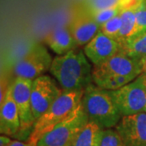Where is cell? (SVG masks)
<instances>
[{"instance_id":"1","label":"cell","mask_w":146,"mask_h":146,"mask_svg":"<svg viewBox=\"0 0 146 146\" xmlns=\"http://www.w3.org/2000/svg\"><path fill=\"white\" fill-rule=\"evenodd\" d=\"M63 91H84L94 84L93 68L84 50L76 48L53 59L49 71Z\"/></svg>"},{"instance_id":"2","label":"cell","mask_w":146,"mask_h":146,"mask_svg":"<svg viewBox=\"0 0 146 146\" xmlns=\"http://www.w3.org/2000/svg\"><path fill=\"white\" fill-rule=\"evenodd\" d=\"M80 102L89 122L98 124L102 129L115 128L122 118L109 91L95 84L84 89Z\"/></svg>"},{"instance_id":"3","label":"cell","mask_w":146,"mask_h":146,"mask_svg":"<svg viewBox=\"0 0 146 146\" xmlns=\"http://www.w3.org/2000/svg\"><path fill=\"white\" fill-rule=\"evenodd\" d=\"M84 91H72L63 93L43 115L36 120L29 143L36 146L37 141L48 131L53 129L72 112L81 102Z\"/></svg>"},{"instance_id":"4","label":"cell","mask_w":146,"mask_h":146,"mask_svg":"<svg viewBox=\"0 0 146 146\" xmlns=\"http://www.w3.org/2000/svg\"><path fill=\"white\" fill-rule=\"evenodd\" d=\"M81 102L66 119L42 136L36 146H72L80 131L89 123Z\"/></svg>"},{"instance_id":"5","label":"cell","mask_w":146,"mask_h":146,"mask_svg":"<svg viewBox=\"0 0 146 146\" xmlns=\"http://www.w3.org/2000/svg\"><path fill=\"white\" fill-rule=\"evenodd\" d=\"M108 91L122 117L146 111V81L141 74L122 88Z\"/></svg>"},{"instance_id":"6","label":"cell","mask_w":146,"mask_h":146,"mask_svg":"<svg viewBox=\"0 0 146 146\" xmlns=\"http://www.w3.org/2000/svg\"><path fill=\"white\" fill-rule=\"evenodd\" d=\"M142 72L141 58L131 57L120 50L107 61L93 67L94 83L113 77L135 79Z\"/></svg>"},{"instance_id":"7","label":"cell","mask_w":146,"mask_h":146,"mask_svg":"<svg viewBox=\"0 0 146 146\" xmlns=\"http://www.w3.org/2000/svg\"><path fill=\"white\" fill-rule=\"evenodd\" d=\"M53 59L45 45L33 43L25 54L16 62L14 73L16 77L33 80L50 71Z\"/></svg>"},{"instance_id":"8","label":"cell","mask_w":146,"mask_h":146,"mask_svg":"<svg viewBox=\"0 0 146 146\" xmlns=\"http://www.w3.org/2000/svg\"><path fill=\"white\" fill-rule=\"evenodd\" d=\"M63 93V89L58 85L54 79L47 75H42L33 80L31 104L35 122Z\"/></svg>"},{"instance_id":"9","label":"cell","mask_w":146,"mask_h":146,"mask_svg":"<svg viewBox=\"0 0 146 146\" xmlns=\"http://www.w3.org/2000/svg\"><path fill=\"white\" fill-rule=\"evenodd\" d=\"M33 80L16 77L12 86V95L16 102L21 119L20 132L30 136L29 130H33L35 119L33 115L31 104V89Z\"/></svg>"},{"instance_id":"10","label":"cell","mask_w":146,"mask_h":146,"mask_svg":"<svg viewBox=\"0 0 146 146\" xmlns=\"http://www.w3.org/2000/svg\"><path fill=\"white\" fill-rule=\"evenodd\" d=\"M68 27L79 47H84L89 43L101 29L91 11L85 8H78L73 11Z\"/></svg>"},{"instance_id":"11","label":"cell","mask_w":146,"mask_h":146,"mask_svg":"<svg viewBox=\"0 0 146 146\" xmlns=\"http://www.w3.org/2000/svg\"><path fill=\"white\" fill-rule=\"evenodd\" d=\"M115 129L126 146H146V112L123 116Z\"/></svg>"},{"instance_id":"12","label":"cell","mask_w":146,"mask_h":146,"mask_svg":"<svg viewBox=\"0 0 146 146\" xmlns=\"http://www.w3.org/2000/svg\"><path fill=\"white\" fill-rule=\"evenodd\" d=\"M83 50L90 63L95 65L107 61L121 50L116 40L99 31L94 38L83 47Z\"/></svg>"},{"instance_id":"13","label":"cell","mask_w":146,"mask_h":146,"mask_svg":"<svg viewBox=\"0 0 146 146\" xmlns=\"http://www.w3.org/2000/svg\"><path fill=\"white\" fill-rule=\"evenodd\" d=\"M21 131V119L10 84L0 104V132L2 135L12 136Z\"/></svg>"},{"instance_id":"14","label":"cell","mask_w":146,"mask_h":146,"mask_svg":"<svg viewBox=\"0 0 146 146\" xmlns=\"http://www.w3.org/2000/svg\"><path fill=\"white\" fill-rule=\"evenodd\" d=\"M44 43L58 55H63L79 48L68 25L54 28L44 36Z\"/></svg>"},{"instance_id":"15","label":"cell","mask_w":146,"mask_h":146,"mask_svg":"<svg viewBox=\"0 0 146 146\" xmlns=\"http://www.w3.org/2000/svg\"><path fill=\"white\" fill-rule=\"evenodd\" d=\"M136 0L135 3L126 7L120 13L122 20V26L120 29L119 36L118 42L121 47L124 46L127 42L133 39L136 30Z\"/></svg>"},{"instance_id":"16","label":"cell","mask_w":146,"mask_h":146,"mask_svg":"<svg viewBox=\"0 0 146 146\" xmlns=\"http://www.w3.org/2000/svg\"><path fill=\"white\" fill-rule=\"evenodd\" d=\"M136 0H116L111 5L104 8L92 10L91 12L95 21L101 25L116 16H119L126 7L135 3Z\"/></svg>"},{"instance_id":"17","label":"cell","mask_w":146,"mask_h":146,"mask_svg":"<svg viewBox=\"0 0 146 146\" xmlns=\"http://www.w3.org/2000/svg\"><path fill=\"white\" fill-rule=\"evenodd\" d=\"M102 128L93 122H89L80 131L72 146H99Z\"/></svg>"},{"instance_id":"18","label":"cell","mask_w":146,"mask_h":146,"mask_svg":"<svg viewBox=\"0 0 146 146\" xmlns=\"http://www.w3.org/2000/svg\"><path fill=\"white\" fill-rule=\"evenodd\" d=\"M121 51L131 57L138 58L145 57L146 55V33L127 42L121 47Z\"/></svg>"},{"instance_id":"19","label":"cell","mask_w":146,"mask_h":146,"mask_svg":"<svg viewBox=\"0 0 146 146\" xmlns=\"http://www.w3.org/2000/svg\"><path fill=\"white\" fill-rule=\"evenodd\" d=\"M145 33L146 0H137L136 7V30H135V35L133 39Z\"/></svg>"},{"instance_id":"20","label":"cell","mask_w":146,"mask_h":146,"mask_svg":"<svg viewBox=\"0 0 146 146\" xmlns=\"http://www.w3.org/2000/svg\"><path fill=\"white\" fill-rule=\"evenodd\" d=\"M99 146H126L115 128L102 129Z\"/></svg>"},{"instance_id":"21","label":"cell","mask_w":146,"mask_h":146,"mask_svg":"<svg viewBox=\"0 0 146 146\" xmlns=\"http://www.w3.org/2000/svg\"><path fill=\"white\" fill-rule=\"evenodd\" d=\"M121 26H122V20L119 14V16L113 17L112 19L104 23L102 25H101L100 31H102L104 34L118 42Z\"/></svg>"},{"instance_id":"22","label":"cell","mask_w":146,"mask_h":146,"mask_svg":"<svg viewBox=\"0 0 146 146\" xmlns=\"http://www.w3.org/2000/svg\"><path fill=\"white\" fill-rule=\"evenodd\" d=\"M11 142L10 137L7 136L2 135L0 136V146H8L9 144Z\"/></svg>"},{"instance_id":"23","label":"cell","mask_w":146,"mask_h":146,"mask_svg":"<svg viewBox=\"0 0 146 146\" xmlns=\"http://www.w3.org/2000/svg\"><path fill=\"white\" fill-rule=\"evenodd\" d=\"M8 146H32L30 143H26V142H24V141H11L9 145Z\"/></svg>"},{"instance_id":"24","label":"cell","mask_w":146,"mask_h":146,"mask_svg":"<svg viewBox=\"0 0 146 146\" xmlns=\"http://www.w3.org/2000/svg\"><path fill=\"white\" fill-rule=\"evenodd\" d=\"M141 63H142V72L141 75L144 76L146 81V55L145 57L141 58Z\"/></svg>"},{"instance_id":"25","label":"cell","mask_w":146,"mask_h":146,"mask_svg":"<svg viewBox=\"0 0 146 146\" xmlns=\"http://www.w3.org/2000/svg\"><path fill=\"white\" fill-rule=\"evenodd\" d=\"M145 112H146V111H145Z\"/></svg>"}]
</instances>
